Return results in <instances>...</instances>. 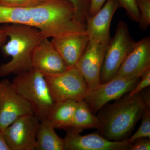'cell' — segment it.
Returning <instances> with one entry per match:
<instances>
[{"label":"cell","mask_w":150,"mask_h":150,"mask_svg":"<svg viewBox=\"0 0 150 150\" xmlns=\"http://www.w3.org/2000/svg\"><path fill=\"white\" fill-rule=\"evenodd\" d=\"M128 93L112 104L105 105L98 112L100 122L98 132L106 139H128L142 118L146 106L142 96L139 93L131 96Z\"/></svg>","instance_id":"cell-1"},{"label":"cell","mask_w":150,"mask_h":150,"mask_svg":"<svg viewBox=\"0 0 150 150\" xmlns=\"http://www.w3.org/2000/svg\"><path fill=\"white\" fill-rule=\"evenodd\" d=\"M9 38L2 48L3 54L11 56L9 62L0 66V77L17 75L32 69L33 51L46 38L39 30L19 24H4L1 26Z\"/></svg>","instance_id":"cell-2"},{"label":"cell","mask_w":150,"mask_h":150,"mask_svg":"<svg viewBox=\"0 0 150 150\" xmlns=\"http://www.w3.org/2000/svg\"><path fill=\"white\" fill-rule=\"evenodd\" d=\"M11 83L14 90L30 103L40 121L46 119L56 102L45 76L31 69L16 75Z\"/></svg>","instance_id":"cell-3"},{"label":"cell","mask_w":150,"mask_h":150,"mask_svg":"<svg viewBox=\"0 0 150 150\" xmlns=\"http://www.w3.org/2000/svg\"><path fill=\"white\" fill-rule=\"evenodd\" d=\"M136 42L132 37L128 25L118 22L115 35L108 44L100 74V83L115 77L122 63L132 50Z\"/></svg>","instance_id":"cell-4"},{"label":"cell","mask_w":150,"mask_h":150,"mask_svg":"<svg viewBox=\"0 0 150 150\" xmlns=\"http://www.w3.org/2000/svg\"><path fill=\"white\" fill-rule=\"evenodd\" d=\"M45 77L56 102L69 100L79 102L85 99L89 92L84 78L76 66Z\"/></svg>","instance_id":"cell-5"},{"label":"cell","mask_w":150,"mask_h":150,"mask_svg":"<svg viewBox=\"0 0 150 150\" xmlns=\"http://www.w3.org/2000/svg\"><path fill=\"white\" fill-rule=\"evenodd\" d=\"M140 77L119 78L115 77L104 83H100L89 92L84 100L91 112L96 114L108 102L121 98L132 91L137 85Z\"/></svg>","instance_id":"cell-6"},{"label":"cell","mask_w":150,"mask_h":150,"mask_svg":"<svg viewBox=\"0 0 150 150\" xmlns=\"http://www.w3.org/2000/svg\"><path fill=\"white\" fill-rule=\"evenodd\" d=\"M40 120L34 113L21 116L3 130L11 150H36V136Z\"/></svg>","instance_id":"cell-7"},{"label":"cell","mask_w":150,"mask_h":150,"mask_svg":"<svg viewBox=\"0 0 150 150\" xmlns=\"http://www.w3.org/2000/svg\"><path fill=\"white\" fill-rule=\"evenodd\" d=\"M34 113L32 106L12 87L8 79L0 81V130L23 115Z\"/></svg>","instance_id":"cell-8"},{"label":"cell","mask_w":150,"mask_h":150,"mask_svg":"<svg viewBox=\"0 0 150 150\" xmlns=\"http://www.w3.org/2000/svg\"><path fill=\"white\" fill-rule=\"evenodd\" d=\"M108 44L89 39L85 50L76 65L84 78L89 91L100 84V71Z\"/></svg>","instance_id":"cell-9"},{"label":"cell","mask_w":150,"mask_h":150,"mask_svg":"<svg viewBox=\"0 0 150 150\" xmlns=\"http://www.w3.org/2000/svg\"><path fill=\"white\" fill-rule=\"evenodd\" d=\"M68 129L64 141L65 150H130L131 144L128 139L119 142L110 141L99 132L80 135V131Z\"/></svg>","instance_id":"cell-10"},{"label":"cell","mask_w":150,"mask_h":150,"mask_svg":"<svg viewBox=\"0 0 150 150\" xmlns=\"http://www.w3.org/2000/svg\"><path fill=\"white\" fill-rule=\"evenodd\" d=\"M150 69V37L148 36L136 42L115 76L119 78L141 77L143 73Z\"/></svg>","instance_id":"cell-11"},{"label":"cell","mask_w":150,"mask_h":150,"mask_svg":"<svg viewBox=\"0 0 150 150\" xmlns=\"http://www.w3.org/2000/svg\"><path fill=\"white\" fill-rule=\"evenodd\" d=\"M32 69L48 76L59 74L68 69L64 60L48 38L35 48L32 58Z\"/></svg>","instance_id":"cell-12"},{"label":"cell","mask_w":150,"mask_h":150,"mask_svg":"<svg viewBox=\"0 0 150 150\" xmlns=\"http://www.w3.org/2000/svg\"><path fill=\"white\" fill-rule=\"evenodd\" d=\"M120 7L118 0H107L95 14L88 17L86 24L89 39L100 43H109L111 39L110 23L114 13Z\"/></svg>","instance_id":"cell-13"},{"label":"cell","mask_w":150,"mask_h":150,"mask_svg":"<svg viewBox=\"0 0 150 150\" xmlns=\"http://www.w3.org/2000/svg\"><path fill=\"white\" fill-rule=\"evenodd\" d=\"M89 41L87 32L52 38L51 43L64 60L68 69L74 67Z\"/></svg>","instance_id":"cell-14"},{"label":"cell","mask_w":150,"mask_h":150,"mask_svg":"<svg viewBox=\"0 0 150 150\" xmlns=\"http://www.w3.org/2000/svg\"><path fill=\"white\" fill-rule=\"evenodd\" d=\"M78 103L69 100L56 102L46 120L54 129H69Z\"/></svg>","instance_id":"cell-15"},{"label":"cell","mask_w":150,"mask_h":150,"mask_svg":"<svg viewBox=\"0 0 150 150\" xmlns=\"http://www.w3.org/2000/svg\"><path fill=\"white\" fill-rule=\"evenodd\" d=\"M46 119L41 120L36 136V150H65L64 139Z\"/></svg>","instance_id":"cell-16"},{"label":"cell","mask_w":150,"mask_h":150,"mask_svg":"<svg viewBox=\"0 0 150 150\" xmlns=\"http://www.w3.org/2000/svg\"><path fill=\"white\" fill-rule=\"evenodd\" d=\"M100 127L99 118L92 113L85 101L79 102L70 128L81 132L86 129H97L98 131Z\"/></svg>","instance_id":"cell-17"},{"label":"cell","mask_w":150,"mask_h":150,"mask_svg":"<svg viewBox=\"0 0 150 150\" xmlns=\"http://www.w3.org/2000/svg\"><path fill=\"white\" fill-rule=\"evenodd\" d=\"M141 118L142 121L139 128L128 139L129 144H132L141 138L150 139V105H146Z\"/></svg>","instance_id":"cell-18"},{"label":"cell","mask_w":150,"mask_h":150,"mask_svg":"<svg viewBox=\"0 0 150 150\" xmlns=\"http://www.w3.org/2000/svg\"><path fill=\"white\" fill-rule=\"evenodd\" d=\"M140 13L139 27L145 31L150 25V0H137Z\"/></svg>","instance_id":"cell-19"},{"label":"cell","mask_w":150,"mask_h":150,"mask_svg":"<svg viewBox=\"0 0 150 150\" xmlns=\"http://www.w3.org/2000/svg\"><path fill=\"white\" fill-rule=\"evenodd\" d=\"M49 0H0V6L8 8H26L38 5Z\"/></svg>","instance_id":"cell-20"},{"label":"cell","mask_w":150,"mask_h":150,"mask_svg":"<svg viewBox=\"0 0 150 150\" xmlns=\"http://www.w3.org/2000/svg\"><path fill=\"white\" fill-rule=\"evenodd\" d=\"M120 7L126 11L129 17L133 21L139 23L140 13L137 7V0H118Z\"/></svg>","instance_id":"cell-21"},{"label":"cell","mask_w":150,"mask_h":150,"mask_svg":"<svg viewBox=\"0 0 150 150\" xmlns=\"http://www.w3.org/2000/svg\"><path fill=\"white\" fill-rule=\"evenodd\" d=\"M76 9L78 16L86 23L88 17L91 0H69Z\"/></svg>","instance_id":"cell-22"},{"label":"cell","mask_w":150,"mask_h":150,"mask_svg":"<svg viewBox=\"0 0 150 150\" xmlns=\"http://www.w3.org/2000/svg\"><path fill=\"white\" fill-rule=\"evenodd\" d=\"M150 85V69L144 72L141 76L140 79L135 88L129 93V96L139 93Z\"/></svg>","instance_id":"cell-23"},{"label":"cell","mask_w":150,"mask_h":150,"mask_svg":"<svg viewBox=\"0 0 150 150\" xmlns=\"http://www.w3.org/2000/svg\"><path fill=\"white\" fill-rule=\"evenodd\" d=\"M150 150V139L147 138L138 139L131 144L130 150Z\"/></svg>","instance_id":"cell-24"},{"label":"cell","mask_w":150,"mask_h":150,"mask_svg":"<svg viewBox=\"0 0 150 150\" xmlns=\"http://www.w3.org/2000/svg\"><path fill=\"white\" fill-rule=\"evenodd\" d=\"M107 0H91L88 16H91L98 11Z\"/></svg>","instance_id":"cell-25"},{"label":"cell","mask_w":150,"mask_h":150,"mask_svg":"<svg viewBox=\"0 0 150 150\" xmlns=\"http://www.w3.org/2000/svg\"><path fill=\"white\" fill-rule=\"evenodd\" d=\"M0 150H11L5 139L3 131L0 130Z\"/></svg>","instance_id":"cell-26"},{"label":"cell","mask_w":150,"mask_h":150,"mask_svg":"<svg viewBox=\"0 0 150 150\" xmlns=\"http://www.w3.org/2000/svg\"><path fill=\"white\" fill-rule=\"evenodd\" d=\"M7 39V36L3 31L1 26H0V48L6 43Z\"/></svg>","instance_id":"cell-27"}]
</instances>
